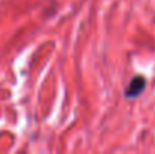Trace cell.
<instances>
[{"label":"cell","instance_id":"obj_1","mask_svg":"<svg viewBox=\"0 0 155 154\" xmlns=\"http://www.w3.org/2000/svg\"><path fill=\"white\" fill-rule=\"evenodd\" d=\"M145 88H146V79L143 76H136L130 82V86L125 91V97L127 98H136V97H139L143 92Z\"/></svg>","mask_w":155,"mask_h":154}]
</instances>
